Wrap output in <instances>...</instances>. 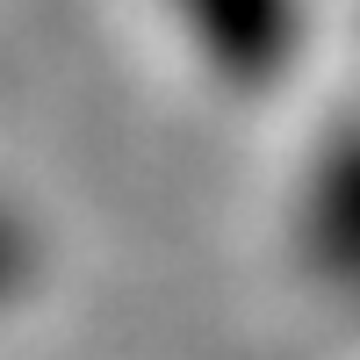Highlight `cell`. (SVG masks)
<instances>
[{
	"label": "cell",
	"mask_w": 360,
	"mask_h": 360,
	"mask_svg": "<svg viewBox=\"0 0 360 360\" xmlns=\"http://www.w3.org/2000/svg\"><path fill=\"white\" fill-rule=\"evenodd\" d=\"M310 238H317V259L339 288H360V166L332 173V188L317 195V217H310Z\"/></svg>",
	"instance_id": "6da1fadb"
}]
</instances>
